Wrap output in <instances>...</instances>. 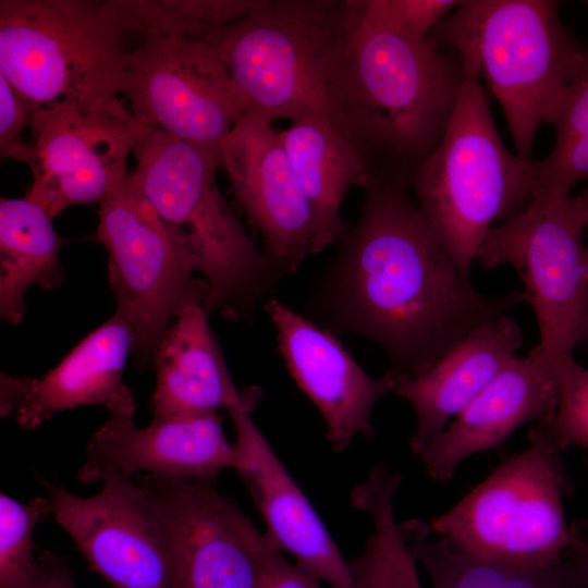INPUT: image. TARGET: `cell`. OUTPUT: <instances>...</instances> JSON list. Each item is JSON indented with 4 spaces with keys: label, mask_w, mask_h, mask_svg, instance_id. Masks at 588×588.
<instances>
[{
    "label": "cell",
    "mask_w": 588,
    "mask_h": 588,
    "mask_svg": "<svg viewBox=\"0 0 588 588\" xmlns=\"http://www.w3.org/2000/svg\"><path fill=\"white\" fill-rule=\"evenodd\" d=\"M355 225L310 299L324 329L366 336L393 369L415 377L476 327L526 303L478 292L413 197L409 180L372 172Z\"/></svg>",
    "instance_id": "6da1fadb"
},
{
    "label": "cell",
    "mask_w": 588,
    "mask_h": 588,
    "mask_svg": "<svg viewBox=\"0 0 588 588\" xmlns=\"http://www.w3.org/2000/svg\"><path fill=\"white\" fill-rule=\"evenodd\" d=\"M464 72L430 37L414 38L360 20L346 0L345 28L326 83L327 119L383 173L411 181L442 139Z\"/></svg>",
    "instance_id": "7a4b0ae2"
},
{
    "label": "cell",
    "mask_w": 588,
    "mask_h": 588,
    "mask_svg": "<svg viewBox=\"0 0 588 588\" xmlns=\"http://www.w3.org/2000/svg\"><path fill=\"white\" fill-rule=\"evenodd\" d=\"M132 180L209 287L205 309L249 320L282 273L242 225L220 192L219 147L159 130L137 142Z\"/></svg>",
    "instance_id": "3957f363"
},
{
    "label": "cell",
    "mask_w": 588,
    "mask_h": 588,
    "mask_svg": "<svg viewBox=\"0 0 588 588\" xmlns=\"http://www.w3.org/2000/svg\"><path fill=\"white\" fill-rule=\"evenodd\" d=\"M453 51L465 77L485 81L505 117L515 154L531 159L584 58L551 0H465L429 36Z\"/></svg>",
    "instance_id": "277c9868"
},
{
    "label": "cell",
    "mask_w": 588,
    "mask_h": 588,
    "mask_svg": "<svg viewBox=\"0 0 588 588\" xmlns=\"http://www.w3.org/2000/svg\"><path fill=\"white\" fill-rule=\"evenodd\" d=\"M126 35L106 1L1 0L0 73L29 115L60 106L128 115L118 97Z\"/></svg>",
    "instance_id": "5b68a950"
},
{
    "label": "cell",
    "mask_w": 588,
    "mask_h": 588,
    "mask_svg": "<svg viewBox=\"0 0 588 588\" xmlns=\"http://www.w3.org/2000/svg\"><path fill=\"white\" fill-rule=\"evenodd\" d=\"M538 161L503 144L481 83L465 77L433 151L411 175L416 203L464 278L495 221L530 201Z\"/></svg>",
    "instance_id": "8992f818"
},
{
    "label": "cell",
    "mask_w": 588,
    "mask_h": 588,
    "mask_svg": "<svg viewBox=\"0 0 588 588\" xmlns=\"http://www.w3.org/2000/svg\"><path fill=\"white\" fill-rule=\"evenodd\" d=\"M346 1L258 0L205 40L243 96L269 122L327 111L326 83L341 40Z\"/></svg>",
    "instance_id": "52a82bcc"
},
{
    "label": "cell",
    "mask_w": 588,
    "mask_h": 588,
    "mask_svg": "<svg viewBox=\"0 0 588 588\" xmlns=\"http://www.w3.org/2000/svg\"><path fill=\"white\" fill-rule=\"evenodd\" d=\"M528 446L505 458L430 530L489 559L542 565L572 546L564 499L573 492L563 450L538 425Z\"/></svg>",
    "instance_id": "ba28073f"
},
{
    "label": "cell",
    "mask_w": 588,
    "mask_h": 588,
    "mask_svg": "<svg viewBox=\"0 0 588 588\" xmlns=\"http://www.w3.org/2000/svg\"><path fill=\"white\" fill-rule=\"evenodd\" d=\"M586 222L580 195L548 204L529 201L490 229L476 256L485 268L511 265L517 270L539 330V343L531 351L552 369L574 357L588 336Z\"/></svg>",
    "instance_id": "9c48e42d"
},
{
    "label": "cell",
    "mask_w": 588,
    "mask_h": 588,
    "mask_svg": "<svg viewBox=\"0 0 588 588\" xmlns=\"http://www.w3.org/2000/svg\"><path fill=\"white\" fill-rule=\"evenodd\" d=\"M97 238L108 253V279L115 313L132 328L133 354L146 367L175 319L204 305L209 287L189 265L157 213L135 186L131 172L100 200Z\"/></svg>",
    "instance_id": "30bf717a"
},
{
    "label": "cell",
    "mask_w": 588,
    "mask_h": 588,
    "mask_svg": "<svg viewBox=\"0 0 588 588\" xmlns=\"http://www.w3.org/2000/svg\"><path fill=\"white\" fill-rule=\"evenodd\" d=\"M83 483L101 482L91 497L45 482L51 515L90 571L112 588H174L169 538L148 494L107 464H84Z\"/></svg>",
    "instance_id": "8fae6325"
},
{
    "label": "cell",
    "mask_w": 588,
    "mask_h": 588,
    "mask_svg": "<svg viewBox=\"0 0 588 588\" xmlns=\"http://www.w3.org/2000/svg\"><path fill=\"white\" fill-rule=\"evenodd\" d=\"M122 94L145 127L206 147H219L247 113L213 48L197 38H142L131 49Z\"/></svg>",
    "instance_id": "7c38bea8"
},
{
    "label": "cell",
    "mask_w": 588,
    "mask_h": 588,
    "mask_svg": "<svg viewBox=\"0 0 588 588\" xmlns=\"http://www.w3.org/2000/svg\"><path fill=\"white\" fill-rule=\"evenodd\" d=\"M134 481L167 530L174 588H264L272 548L213 481L151 474Z\"/></svg>",
    "instance_id": "4fadbf2b"
},
{
    "label": "cell",
    "mask_w": 588,
    "mask_h": 588,
    "mask_svg": "<svg viewBox=\"0 0 588 588\" xmlns=\"http://www.w3.org/2000/svg\"><path fill=\"white\" fill-rule=\"evenodd\" d=\"M25 198L51 218L66 208L99 201L127 171V158L149 131L132 114L60 106L30 115Z\"/></svg>",
    "instance_id": "5bb4252c"
},
{
    "label": "cell",
    "mask_w": 588,
    "mask_h": 588,
    "mask_svg": "<svg viewBox=\"0 0 588 588\" xmlns=\"http://www.w3.org/2000/svg\"><path fill=\"white\" fill-rule=\"evenodd\" d=\"M233 199L282 273L322 250L311 205L272 123L244 114L219 145Z\"/></svg>",
    "instance_id": "9a60e30c"
},
{
    "label": "cell",
    "mask_w": 588,
    "mask_h": 588,
    "mask_svg": "<svg viewBox=\"0 0 588 588\" xmlns=\"http://www.w3.org/2000/svg\"><path fill=\"white\" fill-rule=\"evenodd\" d=\"M275 328L279 350L299 389L320 412L327 439L336 452L356 438L375 436L371 414L393 392L400 371L369 376L335 335L275 298L265 303Z\"/></svg>",
    "instance_id": "2e32d148"
},
{
    "label": "cell",
    "mask_w": 588,
    "mask_h": 588,
    "mask_svg": "<svg viewBox=\"0 0 588 588\" xmlns=\"http://www.w3.org/2000/svg\"><path fill=\"white\" fill-rule=\"evenodd\" d=\"M250 412L245 407L229 412L236 437L233 469L264 519L268 544L330 588H356L350 562Z\"/></svg>",
    "instance_id": "e0dca14e"
},
{
    "label": "cell",
    "mask_w": 588,
    "mask_h": 588,
    "mask_svg": "<svg viewBox=\"0 0 588 588\" xmlns=\"http://www.w3.org/2000/svg\"><path fill=\"white\" fill-rule=\"evenodd\" d=\"M133 346L131 326L114 313L46 375L1 372V416L25 430L40 427L57 413L88 405L105 407L111 416L133 417L135 396L123 379Z\"/></svg>",
    "instance_id": "ac0fdd59"
},
{
    "label": "cell",
    "mask_w": 588,
    "mask_h": 588,
    "mask_svg": "<svg viewBox=\"0 0 588 588\" xmlns=\"http://www.w3.org/2000/svg\"><path fill=\"white\" fill-rule=\"evenodd\" d=\"M556 403L553 369L530 351L513 359L418 457L432 480L445 482L466 458L501 448L528 422L548 421Z\"/></svg>",
    "instance_id": "d6986e66"
},
{
    "label": "cell",
    "mask_w": 588,
    "mask_h": 588,
    "mask_svg": "<svg viewBox=\"0 0 588 588\" xmlns=\"http://www.w3.org/2000/svg\"><path fill=\"white\" fill-rule=\"evenodd\" d=\"M86 464H107L127 478L138 471L180 479L213 481L233 468L235 449L219 414L154 418L144 428L132 417L111 416L90 437Z\"/></svg>",
    "instance_id": "ffe728a7"
},
{
    "label": "cell",
    "mask_w": 588,
    "mask_h": 588,
    "mask_svg": "<svg viewBox=\"0 0 588 588\" xmlns=\"http://www.w3.org/2000/svg\"><path fill=\"white\" fill-rule=\"evenodd\" d=\"M522 344L518 323L504 315L473 329L427 371L399 373L393 393L415 413L409 446L417 456L517 357Z\"/></svg>",
    "instance_id": "44dd1931"
},
{
    "label": "cell",
    "mask_w": 588,
    "mask_h": 588,
    "mask_svg": "<svg viewBox=\"0 0 588 588\" xmlns=\"http://www.w3.org/2000/svg\"><path fill=\"white\" fill-rule=\"evenodd\" d=\"M207 315L204 305L186 308L162 338L152 363L157 373L154 418L197 417L257 406L260 390L236 387Z\"/></svg>",
    "instance_id": "7402d4cb"
},
{
    "label": "cell",
    "mask_w": 588,
    "mask_h": 588,
    "mask_svg": "<svg viewBox=\"0 0 588 588\" xmlns=\"http://www.w3.org/2000/svg\"><path fill=\"white\" fill-rule=\"evenodd\" d=\"M279 134L311 205L324 249L346 231L340 215L341 204L352 187L364 188L368 184L372 167L324 115L292 121Z\"/></svg>",
    "instance_id": "603a6c76"
},
{
    "label": "cell",
    "mask_w": 588,
    "mask_h": 588,
    "mask_svg": "<svg viewBox=\"0 0 588 588\" xmlns=\"http://www.w3.org/2000/svg\"><path fill=\"white\" fill-rule=\"evenodd\" d=\"M52 219L27 198L0 200V316L17 324L32 286L53 291L64 283L59 250L65 243Z\"/></svg>",
    "instance_id": "cb8c5ba5"
},
{
    "label": "cell",
    "mask_w": 588,
    "mask_h": 588,
    "mask_svg": "<svg viewBox=\"0 0 588 588\" xmlns=\"http://www.w3.org/2000/svg\"><path fill=\"white\" fill-rule=\"evenodd\" d=\"M413 552L431 588H584L569 551L558 561L531 565L483 558L445 537L428 539L429 525L411 522Z\"/></svg>",
    "instance_id": "d4e9b609"
},
{
    "label": "cell",
    "mask_w": 588,
    "mask_h": 588,
    "mask_svg": "<svg viewBox=\"0 0 588 588\" xmlns=\"http://www.w3.org/2000/svg\"><path fill=\"white\" fill-rule=\"evenodd\" d=\"M401 481L400 473L379 463L351 491L352 505L372 523L363 552L348 561L356 588H422L411 524L395 518L394 498Z\"/></svg>",
    "instance_id": "484cf974"
},
{
    "label": "cell",
    "mask_w": 588,
    "mask_h": 588,
    "mask_svg": "<svg viewBox=\"0 0 588 588\" xmlns=\"http://www.w3.org/2000/svg\"><path fill=\"white\" fill-rule=\"evenodd\" d=\"M126 34L206 39L258 0H105Z\"/></svg>",
    "instance_id": "4316f807"
},
{
    "label": "cell",
    "mask_w": 588,
    "mask_h": 588,
    "mask_svg": "<svg viewBox=\"0 0 588 588\" xmlns=\"http://www.w3.org/2000/svg\"><path fill=\"white\" fill-rule=\"evenodd\" d=\"M50 514L49 498L22 503L0 494V588H23L32 579L39 551L33 532Z\"/></svg>",
    "instance_id": "83f0119b"
},
{
    "label": "cell",
    "mask_w": 588,
    "mask_h": 588,
    "mask_svg": "<svg viewBox=\"0 0 588 588\" xmlns=\"http://www.w3.org/2000/svg\"><path fill=\"white\" fill-rule=\"evenodd\" d=\"M558 403L553 416L538 425L565 451L569 446L588 450V368L575 357L553 368Z\"/></svg>",
    "instance_id": "f1b7e54d"
},
{
    "label": "cell",
    "mask_w": 588,
    "mask_h": 588,
    "mask_svg": "<svg viewBox=\"0 0 588 588\" xmlns=\"http://www.w3.org/2000/svg\"><path fill=\"white\" fill-rule=\"evenodd\" d=\"M462 1L357 0L362 21L390 27L414 38H427Z\"/></svg>",
    "instance_id": "f546056e"
},
{
    "label": "cell",
    "mask_w": 588,
    "mask_h": 588,
    "mask_svg": "<svg viewBox=\"0 0 588 588\" xmlns=\"http://www.w3.org/2000/svg\"><path fill=\"white\" fill-rule=\"evenodd\" d=\"M588 179V136L572 142L538 161L530 201L548 204L567 199L579 181Z\"/></svg>",
    "instance_id": "4dcf8cb0"
},
{
    "label": "cell",
    "mask_w": 588,
    "mask_h": 588,
    "mask_svg": "<svg viewBox=\"0 0 588 588\" xmlns=\"http://www.w3.org/2000/svg\"><path fill=\"white\" fill-rule=\"evenodd\" d=\"M555 131L552 150L588 136V48L551 122Z\"/></svg>",
    "instance_id": "1f68e13d"
},
{
    "label": "cell",
    "mask_w": 588,
    "mask_h": 588,
    "mask_svg": "<svg viewBox=\"0 0 588 588\" xmlns=\"http://www.w3.org/2000/svg\"><path fill=\"white\" fill-rule=\"evenodd\" d=\"M30 115L26 103L0 73V155L27 163L30 144L23 140V131L29 126Z\"/></svg>",
    "instance_id": "d6a6232c"
},
{
    "label": "cell",
    "mask_w": 588,
    "mask_h": 588,
    "mask_svg": "<svg viewBox=\"0 0 588 588\" xmlns=\"http://www.w3.org/2000/svg\"><path fill=\"white\" fill-rule=\"evenodd\" d=\"M264 588H326L324 584L290 562L282 553L270 550L266 561Z\"/></svg>",
    "instance_id": "836d02e7"
},
{
    "label": "cell",
    "mask_w": 588,
    "mask_h": 588,
    "mask_svg": "<svg viewBox=\"0 0 588 588\" xmlns=\"http://www.w3.org/2000/svg\"><path fill=\"white\" fill-rule=\"evenodd\" d=\"M23 588H76V585L65 560L41 550L34 576Z\"/></svg>",
    "instance_id": "e575fe53"
},
{
    "label": "cell",
    "mask_w": 588,
    "mask_h": 588,
    "mask_svg": "<svg viewBox=\"0 0 588 588\" xmlns=\"http://www.w3.org/2000/svg\"><path fill=\"white\" fill-rule=\"evenodd\" d=\"M569 527L572 535L569 551L578 566L583 586L588 588V519H575Z\"/></svg>",
    "instance_id": "d590c367"
},
{
    "label": "cell",
    "mask_w": 588,
    "mask_h": 588,
    "mask_svg": "<svg viewBox=\"0 0 588 588\" xmlns=\"http://www.w3.org/2000/svg\"><path fill=\"white\" fill-rule=\"evenodd\" d=\"M580 196L584 200V205L586 209V216H587L586 231L588 232V187L580 194ZM585 262H586V270H587V275H588V246H586V249H585Z\"/></svg>",
    "instance_id": "8d00e7d4"
},
{
    "label": "cell",
    "mask_w": 588,
    "mask_h": 588,
    "mask_svg": "<svg viewBox=\"0 0 588 588\" xmlns=\"http://www.w3.org/2000/svg\"><path fill=\"white\" fill-rule=\"evenodd\" d=\"M586 467L588 469V457L585 460Z\"/></svg>",
    "instance_id": "74e56055"
},
{
    "label": "cell",
    "mask_w": 588,
    "mask_h": 588,
    "mask_svg": "<svg viewBox=\"0 0 588 588\" xmlns=\"http://www.w3.org/2000/svg\"><path fill=\"white\" fill-rule=\"evenodd\" d=\"M584 343L588 345V336H587V339L585 340V342H584Z\"/></svg>",
    "instance_id": "f35d334b"
},
{
    "label": "cell",
    "mask_w": 588,
    "mask_h": 588,
    "mask_svg": "<svg viewBox=\"0 0 588 588\" xmlns=\"http://www.w3.org/2000/svg\"><path fill=\"white\" fill-rule=\"evenodd\" d=\"M586 3L588 4V1H586Z\"/></svg>",
    "instance_id": "ab89813d"
}]
</instances>
